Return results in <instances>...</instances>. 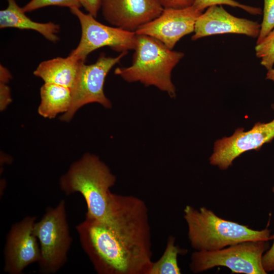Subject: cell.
Segmentation results:
<instances>
[{
    "label": "cell",
    "mask_w": 274,
    "mask_h": 274,
    "mask_svg": "<svg viewBox=\"0 0 274 274\" xmlns=\"http://www.w3.org/2000/svg\"><path fill=\"white\" fill-rule=\"evenodd\" d=\"M99 274H149L153 262L148 209L142 199L114 193L107 222L85 217L76 227Z\"/></svg>",
    "instance_id": "cell-1"
},
{
    "label": "cell",
    "mask_w": 274,
    "mask_h": 274,
    "mask_svg": "<svg viewBox=\"0 0 274 274\" xmlns=\"http://www.w3.org/2000/svg\"><path fill=\"white\" fill-rule=\"evenodd\" d=\"M116 178L95 155L87 153L74 162L60 178L59 185L66 195L78 192L87 205L86 217L107 222L113 213L114 193L110 188Z\"/></svg>",
    "instance_id": "cell-2"
},
{
    "label": "cell",
    "mask_w": 274,
    "mask_h": 274,
    "mask_svg": "<svg viewBox=\"0 0 274 274\" xmlns=\"http://www.w3.org/2000/svg\"><path fill=\"white\" fill-rule=\"evenodd\" d=\"M184 218L190 244L196 251H215L245 241L272 239L268 228L253 229L222 218L204 207L196 209L187 205L184 209Z\"/></svg>",
    "instance_id": "cell-3"
},
{
    "label": "cell",
    "mask_w": 274,
    "mask_h": 274,
    "mask_svg": "<svg viewBox=\"0 0 274 274\" xmlns=\"http://www.w3.org/2000/svg\"><path fill=\"white\" fill-rule=\"evenodd\" d=\"M132 64L117 67L115 75L131 83L139 82L146 87L154 86L174 98L176 96L172 72L185 54L166 47L150 36L137 35Z\"/></svg>",
    "instance_id": "cell-4"
},
{
    "label": "cell",
    "mask_w": 274,
    "mask_h": 274,
    "mask_svg": "<svg viewBox=\"0 0 274 274\" xmlns=\"http://www.w3.org/2000/svg\"><path fill=\"white\" fill-rule=\"evenodd\" d=\"M33 233L41 251L38 262L39 273H56L67 262L72 241L64 200H61L55 207L47 208L42 218L35 222Z\"/></svg>",
    "instance_id": "cell-5"
},
{
    "label": "cell",
    "mask_w": 274,
    "mask_h": 274,
    "mask_svg": "<svg viewBox=\"0 0 274 274\" xmlns=\"http://www.w3.org/2000/svg\"><path fill=\"white\" fill-rule=\"evenodd\" d=\"M268 249L267 241H249L215 251H196L191 255L189 268L196 273L224 266L234 273L266 274L262 259Z\"/></svg>",
    "instance_id": "cell-6"
},
{
    "label": "cell",
    "mask_w": 274,
    "mask_h": 274,
    "mask_svg": "<svg viewBox=\"0 0 274 274\" xmlns=\"http://www.w3.org/2000/svg\"><path fill=\"white\" fill-rule=\"evenodd\" d=\"M127 53V51L123 52L112 57L101 53L92 64L81 62L77 78L71 88V105L68 111L61 116V121H70L80 108L90 103L97 102L106 108H111L112 104L104 90L106 77L111 68Z\"/></svg>",
    "instance_id": "cell-7"
},
{
    "label": "cell",
    "mask_w": 274,
    "mask_h": 274,
    "mask_svg": "<svg viewBox=\"0 0 274 274\" xmlns=\"http://www.w3.org/2000/svg\"><path fill=\"white\" fill-rule=\"evenodd\" d=\"M70 10L77 17L81 27L79 44L69 55L73 58L85 61L90 53L104 47H109L120 53L134 50L136 43L135 32L104 24L79 8H72Z\"/></svg>",
    "instance_id": "cell-8"
},
{
    "label": "cell",
    "mask_w": 274,
    "mask_h": 274,
    "mask_svg": "<svg viewBox=\"0 0 274 274\" xmlns=\"http://www.w3.org/2000/svg\"><path fill=\"white\" fill-rule=\"evenodd\" d=\"M274 110V105H272ZM274 139V118L268 122H256L247 131L237 128L232 135L223 137L214 143L210 163L225 170L232 165L233 160L250 150H258Z\"/></svg>",
    "instance_id": "cell-9"
},
{
    "label": "cell",
    "mask_w": 274,
    "mask_h": 274,
    "mask_svg": "<svg viewBox=\"0 0 274 274\" xmlns=\"http://www.w3.org/2000/svg\"><path fill=\"white\" fill-rule=\"evenodd\" d=\"M36 222V216H27L11 227L4 251L6 273L21 274L29 265L40 260V245L33 233Z\"/></svg>",
    "instance_id": "cell-10"
},
{
    "label": "cell",
    "mask_w": 274,
    "mask_h": 274,
    "mask_svg": "<svg viewBox=\"0 0 274 274\" xmlns=\"http://www.w3.org/2000/svg\"><path fill=\"white\" fill-rule=\"evenodd\" d=\"M202 13L193 6L181 9H164L158 17L135 32L153 38L173 50L182 38L194 32L196 21Z\"/></svg>",
    "instance_id": "cell-11"
},
{
    "label": "cell",
    "mask_w": 274,
    "mask_h": 274,
    "mask_svg": "<svg viewBox=\"0 0 274 274\" xmlns=\"http://www.w3.org/2000/svg\"><path fill=\"white\" fill-rule=\"evenodd\" d=\"M100 9L110 24L132 32L158 17L164 9L157 0H101Z\"/></svg>",
    "instance_id": "cell-12"
},
{
    "label": "cell",
    "mask_w": 274,
    "mask_h": 274,
    "mask_svg": "<svg viewBox=\"0 0 274 274\" xmlns=\"http://www.w3.org/2000/svg\"><path fill=\"white\" fill-rule=\"evenodd\" d=\"M260 24L257 21L235 17L222 5L208 8L197 18L191 40L195 41L212 35L225 33L244 35L257 38Z\"/></svg>",
    "instance_id": "cell-13"
},
{
    "label": "cell",
    "mask_w": 274,
    "mask_h": 274,
    "mask_svg": "<svg viewBox=\"0 0 274 274\" xmlns=\"http://www.w3.org/2000/svg\"><path fill=\"white\" fill-rule=\"evenodd\" d=\"M6 9L0 11V28H17L30 29L41 34L48 40L56 43L59 40L57 33L60 30L59 25L52 22L40 23L32 21L17 4L15 0H7Z\"/></svg>",
    "instance_id": "cell-14"
},
{
    "label": "cell",
    "mask_w": 274,
    "mask_h": 274,
    "mask_svg": "<svg viewBox=\"0 0 274 274\" xmlns=\"http://www.w3.org/2000/svg\"><path fill=\"white\" fill-rule=\"evenodd\" d=\"M81 61L69 55L65 58L56 57L41 62L33 74L41 78L45 83L57 84L71 89L77 78Z\"/></svg>",
    "instance_id": "cell-15"
},
{
    "label": "cell",
    "mask_w": 274,
    "mask_h": 274,
    "mask_svg": "<svg viewBox=\"0 0 274 274\" xmlns=\"http://www.w3.org/2000/svg\"><path fill=\"white\" fill-rule=\"evenodd\" d=\"M40 95L38 113L44 118H53L59 113H65L70 108L72 99L70 88L45 83L41 87Z\"/></svg>",
    "instance_id": "cell-16"
},
{
    "label": "cell",
    "mask_w": 274,
    "mask_h": 274,
    "mask_svg": "<svg viewBox=\"0 0 274 274\" xmlns=\"http://www.w3.org/2000/svg\"><path fill=\"white\" fill-rule=\"evenodd\" d=\"M176 239L173 236H168L165 249L161 257L153 262L149 274H180L178 265V255L185 254L187 251L182 249L175 244Z\"/></svg>",
    "instance_id": "cell-17"
},
{
    "label": "cell",
    "mask_w": 274,
    "mask_h": 274,
    "mask_svg": "<svg viewBox=\"0 0 274 274\" xmlns=\"http://www.w3.org/2000/svg\"><path fill=\"white\" fill-rule=\"evenodd\" d=\"M256 56L260 59V64L267 71L274 64V28L255 47Z\"/></svg>",
    "instance_id": "cell-18"
},
{
    "label": "cell",
    "mask_w": 274,
    "mask_h": 274,
    "mask_svg": "<svg viewBox=\"0 0 274 274\" xmlns=\"http://www.w3.org/2000/svg\"><path fill=\"white\" fill-rule=\"evenodd\" d=\"M226 5L233 7L239 8L252 15H261V8L242 4L234 0H195L193 6L197 10H203L214 5Z\"/></svg>",
    "instance_id": "cell-19"
},
{
    "label": "cell",
    "mask_w": 274,
    "mask_h": 274,
    "mask_svg": "<svg viewBox=\"0 0 274 274\" xmlns=\"http://www.w3.org/2000/svg\"><path fill=\"white\" fill-rule=\"evenodd\" d=\"M263 18L256 43L261 42L274 28V0H263Z\"/></svg>",
    "instance_id": "cell-20"
},
{
    "label": "cell",
    "mask_w": 274,
    "mask_h": 274,
    "mask_svg": "<svg viewBox=\"0 0 274 274\" xmlns=\"http://www.w3.org/2000/svg\"><path fill=\"white\" fill-rule=\"evenodd\" d=\"M50 6L68 7L70 9L81 7L79 0H31L22 9L26 13Z\"/></svg>",
    "instance_id": "cell-21"
},
{
    "label": "cell",
    "mask_w": 274,
    "mask_h": 274,
    "mask_svg": "<svg viewBox=\"0 0 274 274\" xmlns=\"http://www.w3.org/2000/svg\"><path fill=\"white\" fill-rule=\"evenodd\" d=\"M164 9H184L193 6L195 0H157Z\"/></svg>",
    "instance_id": "cell-22"
},
{
    "label": "cell",
    "mask_w": 274,
    "mask_h": 274,
    "mask_svg": "<svg viewBox=\"0 0 274 274\" xmlns=\"http://www.w3.org/2000/svg\"><path fill=\"white\" fill-rule=\"evenodd\" d=\"M272 239L271 247L264 253L262 259L263 267L267 273L274 271V234Z\"/></svg>",
    "instance_id": "cell-23"
},
{
    "label": "cell",
    "mask_w": 274,
    "mask_h": 274,
    "mask_svg": "<svg viewBox=\"0 0 274 274\" xmlns=\"http://www.w3.org/2000/svg\"><path fill=\"white\" fill-rule=\"evenodd\" d=\"M8 83L0 82V109L4 110L12 101L11 91Z\"/></svg>",
    "instance_id": "cell-24"
},
{
    "label": "cell",
    "mask_w": 274,
    "mask_h": 274,
    "mask_svg": "<svg viewBox=\"0 0 274 274\" xmlns=\"http://www.w3.org/2000/svg\"><path fill=\"white\" fill-rule=\"evenodd\" d=\"M80 3L88 13L96 18L101 8V0H79Z\"/></svg>",
    "instance_id": "cell-25"
},
{
    "label": "cell",
    "mask_w": 274,
    "mask_h": 274,
    "mask_svg": "<svg viewBox=\"0 0 274 274\" xmlns=\"http://www.w3.org/2000/svg\"><path fill=\"white\" fill-rule=\"evenodd\" d=\"M11 78L9 71L5 66L0 65V82L8 83Z\"/></svg>",
    "instance_id": "cell-26"
},
{
    "label": "cell",
    "mask_w": 274,
    "mask_h": 274,
    "mask_svg": "<svg viewBox=\"0 0 274 274\" xmlns=\"http://www.w3.org/2000/svg\"><path fill=\"white\" fill-rule=\"evenodd\" d=\"M266 79L274 82V68L272 67L269 70L267 71L266 75Z\"/></svg>",
    "instance_id": "cell-27"
},
{
    "label": "cell",
    "mask_w": 274,
    "mask_h": 274,
    "mask_svg": "<svg viewBox=\"0 0 274 274\" xmlns=\"http://www.w3.org/2000/svg\"><path fill=\"white\" fill-rule=\"evenodd\" d=\"M272 192H273V194H274V187H272Z\"/></svg>",
    "instance_id": "cell-28"
},
{
    "label": "cell",
    "mask_w": 274,
    "mask_h": 274,
    "mask_svg": "<svg viewBox=\"0 0 274 274\" xmlns=\"http://www.w3.org/2000/svg\"><path fill=\"white\" fill-rule=\"evenodd\" d=\"M273 272V273H274V271Z\"/></svg>",
    "instance_id": "cell-29"
}]
</instances>
